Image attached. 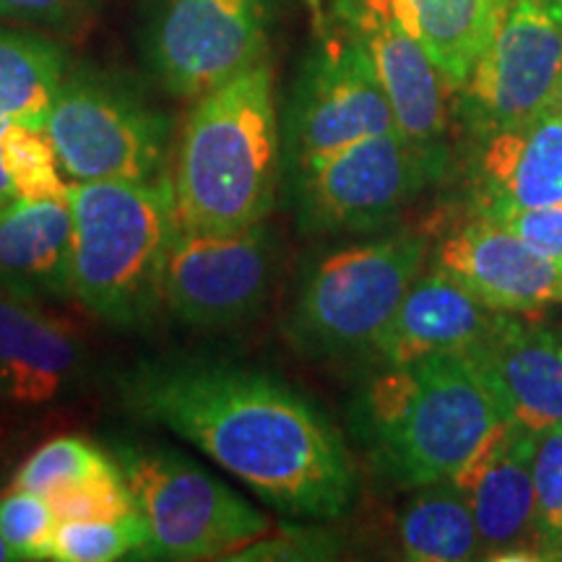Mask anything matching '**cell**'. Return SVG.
Instances as JSON below:
<instances>
[{
    "label": "cell",
    "instance_id": "6da1fadb",
    "mask_svg": "<svg viewBox=\"0 0 562 562\" xmlns=\"http://www.w3.org/2000/svg\"><path fill=\"white\" fill-rule=\"evenodd\" d=\"M123 409L167 427L292 518L334 521L357 497L339 427L271 372L222 360H144L117 381Z\"/></svg>",
    "mask_w": 562,
    "mask_h": 562
},
{
    "label": "cell",
    "instance_id": "7a4b0ae2",
    "mask_svg": "<svg viewBox=\"0 0 562 562\" xmlns=\"http://www.w3.org/2000/svg\"><path fill=\"white\" fill-rule=\"evenodd\" d=\"M281 170L277 87L263 58L195 97L172 172L178 224L227 232L266 222L277 206Z\"/></svg>",
    "mask_w": 562,
    "mask_h": 562
},
{
    "label": "cell",
    "instance_id": "3957f363",
    "mask_svg": "<svg viewBox=\"0 0 562 562\" xmlns=\"http://www.w3.org/2000/svg\"><path fill=\"white\" fill-rule=\"evenodd\" d=\"M503 419L463 355L383 364L351 406V427L372 469L412 490L451 480Z\"/></svg>",
    "mask_w": 562,
    "mask_h": 562
},
{
    "label": "cell",
    "instance_id": "277c9868",
    "mask_svg": "<svg viewBox=\"0 0 562 562\" xmlns=\"http://www.w3.org/2000/svg\"><path fill=\"white\" fill-rule=\"evenodd\" d=\"M74 216V300L115 328L149 326L165 305L175 229L172 180L68 182Z\"/></svg>",
    "mask_w": 562,
    "mask_h": 562
},
{
    "label": "cell",
    "instance_id": "5b68a950",
    "mask_svg": "<svg viewBox=\"0 0 562 562\" xmlns=\"http://www.w3.org/2000/svg\"><path fill=\"white\" fill-rule=\"evenodd\" d=\"M430 243L402 229L378 240L323 252L302 273L284 331L315 360L372 351L414 279L425 269Z\"/></svg>",
    "mask_w": 562,
    "mask_h": 562
},
{
    "label": "cell",
    "instance_id": "8992f818",
    "mask_svg": "<svg viewBox=\"0 0 562 562\" xmlns=\"http://www.w3.org/2000/svg\"><path fill=\"white\" fill-rule=\"evenodd\" d=\"M110 453L149 526V558L227 560L271 529L261 510L170 446L117 440Z\"/></svg>",
    "mask_w": 562,
    "mask_h": 562
},
{
    "label": "cell",
    "instance_id": "52a82bcc",
    "mask_svg": "<svg viewBox=\"0 0 562 562\" xmlns=\"http://www.w3.org/2000/svg\"><path fill=\"white\" fill-rule=\"evenodd\" d=\"M45 133L70 182L167 178L172 121L123 76L70 66Z\"/></svg>",
    "mask_w": 562,
    "mask_h": 562
},
{
    "label": "cell",
    "instance_id": "ba28073f",
    "mask_svg": "<svg viewBox=\"0 0 562 562\" xmlns=\"http://www.w3.org/2000/svg\"><path fill=\"white\" fill-rule=\"evenodd\" d=\"M442 140L389 131L292 172L300 227L311 235H362L398 216L446 172Z\"/></svg>",
    "mask_w": 562,
    "mask_h": 562
},
{
    "label": "cell",
    "instance_id": "9c48e42d",
    "mask_svg": "<svg viewBox=\"0 0 562 562\" xmlns=\"http://www.w3.org/2000/svg\"><path fill=\"white\" fill-rule=\"evenodd\" d=\"M281 0H154L140 58L167 94L195 100L263 60Z\"/></svg>",
    "mask_w": 562,
    "mask_h": 562
},
{
    "label": "cell",
    "instance_id": "30bf717a",
    "mask_svg": "<svg viewBox=\"0 0 562 562\" xmlns=\"http://www.w3.org/2000/svg\"><path fill=\"white\" fill-rule=\"evenodd\" d=\"M398 131L364 47L339 24L321 34L292 87L284 121V165L292 172L357 140Z\"/></svg>",
    "mask_w": 562,
    "mask_h": 562
},
{
    "label": "cell",
    "instance_id": "8fae6325",
    "mask_svg": "<svg viewBox=\"0 0 562 562\" xmlns=\"http://www.w3.org/2000/svg\"><path fill=\"white\" fill-rule=\"evenodd\" d=\"M277 240L261 224L243 229H175L165 263V307L186 326L220 331L243 326L266 307Z\"/></svg>",
    "mask_w": 562,
    "mask_h": 562
},
{
    "label": "cell",
    "instance_id": "7c38bea8",
    "mask_svg": "<svg viewBox=\"0 0 562 562\" xmlns=\"http://www.w3.org/2000/svg\"><path fill=\"white\" fill-rule=\"evenodd\" d=\"M562 76L554 0H503L495 32L459 94L476 133L529 123L552 110Z\"/></svg>",
    "mask_w": 562,
    "mask_h": 562
},
{
    "label": "cell",
    "instance_id": "4fadbf2b",
    "mask_svg": "<svg viewBox=\"0 0 562 562\" xmlns=\"http://www.w3.org/2000/svg\"><path fill=\"white\" fill-rule=\"evenodd\" d=\"M537 435L518 422H497L451 476L474 513L484 560H539L531 472Z\"/></svg>",
    "mask_w": 562,
    "mask_h": 562
},
{
    "label": "cell",
    "instance_id": "5bb4252c",
    "mask_svg": "<svg viewBox=\"0 0 562 562\" xmlns=\"http://www.w3.org/2000/svg\"><path fill=\"white\" fill-rule=\"evenodd\" d=\"M334 19L368 53L398 133L425 144L442 140L451 89L422 42L406 30L393 0H336Z\"/></svg>",
    "mask_w": 562,
    "mask_h": 562
},
{
    "label": "cell",
    "instance_id": "9a60e30c",
    "mask_svg": "<svg viewBox=\"0 0 562 562\" xmlns=\"http://www.w3.org/2000/svg\"><path fill=\"white\" fill-rule=\"evenodd\" d=\"M435 266L497 313L529 315L562 302V266L482 214L438 245Z\"/></svg>",
    "mask_w": 562,
    "mask_h": 562
},
{
    "label": "cell",
    "instance_id": "2e32d148",
    "mask_svg": "<svg viewBox=\"0 0 562 562\" xmlns=\"http://www.w3.org/2000/svg\"><path fill=\"white\" fill-rule=\"evenodd\" d=\"M503 417L544 432L562 422V334L501 313L490 334L463 351Z\"/></svg>",
    "mask_w": 562,
    "mask_h": 562
},
{
    "label": "cell",
    "instance_id": "e0dca14e",
    "mask_svg": "<svg viewBox=\"0 0 562 562\" xmlns=\"http://www.w3.org/2000/svg\"><path fill=\"white\" fill-rule=\"evenodd\" d=\"M89 355L81 336L34 302L0 286V402L40 409L81 389Z\"/></svg>",
    "mask_w": 562,
    "mask_h": 562
},
{
    "label": "cell",
    "instance_id": "ac0fdd59",
    "mask_svg": "<svg viewBox=\"0 0 562 562\" xmlns=\"http://www.w3.org/2000/svg\"><path fill=\"white\" fill-rule=\"evenodd\" d=\"M480 136L474 154V211L501 216L508 211L562 203V117L554 112L529 123Z\"/></svg>",
    "mask_w": 562,
    "mask_h": 562
},
{
    "label": "cell",
    "instance_id": "d6986e66",
    "mask_svg": "<svg viewBox=\"0 0 562 562\" xmlns=\"http://www.w3.org/2000/svg\"><path fill=\"white\" fill-rule=\"evenodd\" d=\"M497 318L501 313L435 266L414 279L370 355L383 364H404L427 355H463L490 334Z\"/></svg>",
    "mask_w": 562,
    "mask_h": 562
},
{
    "label": "cell",
    "instance_id": "ffe728a7",
    "mask_svg": "<svg viewBox=\"0 0 562 562\" xmlns=\"http://www.w3.org/2000/svg\"><path fill=\"white\" fill-rule=\"evenodd\" d=\"M0 286L34 302L74 297L68 199L16 201L0 211Z\"/></svg>",
    "mask_w": 562,
    "mask_h": 562
},
{
    "label": "cell",
    "instance_id": "44dd1931",
    "mask_svg": "<svg viewBox=\"0 0 562 562\" xmlns=\"http://www.w3.org/2000/svg\"><path fill=\"white\" fill-rule=\"evenodd\" d=\"M503 0H393L448 89L461 91L487 47Z\"/></svg>",
    "mask_w": 562,
    "mask_h": 562
},
{
    "label": "cell",
    "instance_id": "7402d4cb",
    "mask_svg": "<svg viewBox=\"0 0 562 562\" xmlns=\"http://www.w3.org/2000/svg\"><path fill=\"white\" fill-rule=\"evenodd\" d=\"M70 58L58 42L0 24V121L45 131Z\"/></svg>",
    "mask_w": 562,
    "mask_h": 562
},
{
    "label": "cell",
    "instance_id": "603a6c76",
    "mask_svg": "<svg viewBox=\"0 0 562 562\" xmlns=\"http://www.w3.org/2000/svg\"><path fill=\"white\" fill-rule=\"evenodd\" d=\"M396 537L406 560L463 562L484 558L474 513L451 480L419 487L398 516Z\"/></svg>",
    "mask_w": 562,
    "mask_h": 562
},
{
    "label": "cell",
    "instance_id": "cb8c5ba5",
    "mask_svg": "<svg viewBox=\"0 0 562 562\" xmlns=\"http://www.w3.org/2000/svg\"><path fill=\"white\" fill-rule=\"evenodd\" d=\"M112 474H121L115 456L91 446L83 438L63 435V438L45 442L21 463L11 482V490H24L47 497L58 490L74 487V484L94 482Z\"/></svg>",
    "mask_w": 562,
    "mask_h": 562
},
{
    "label": "cell",
    "instance_id": "d4e9b609",
    "mask_svg": "<svg viewBox=\"0 0 562 562\" xmlns=\"http://www.w3.org/2000/svg\"><path fill=\"white\" fill-rule=\"evenodd\" d=\"M0 151L19 201L68 199L66 172L45 131L9 123L0 136Z\"/></svg>",
    "mask_w": 562,
    "mask_h": 562
},
{
    "label": "cell",
    "instance_id": "484cf974",
    "mask_svg": "<svg viewBox=\"0 0 562 562\" xmlns=\"http://www.w3.org/2000/svg\"><path fill=\"white\" fill-rule=\"evenodd\" d=\"M149 558V526L140 513L117 521H60L55 531L58 562H112Z\"/></svg>",
    "mask_w": 562,
    "mask_h": 562
},
{
    "label": "cell",
    "instance_id": "4316f807",
    "mask_svg": "<svg viewBox=\"0 0 562 562\" xmlns=\"http://www.w3.org/2000/svg\"><path fill=\"white\" fill-rule=\"evenodd\" d=\"M531 472L537 552L539 560H554L562 542V422L537 435Z\"/></svg>",
    "mask_w": 562,
    "mask_h": 562
},
{
    "label": "cell",
    "instance_id": "83f0119b",
    "mask_svg": "<svg viewBox=\"0 0 562 562\" xmlns=\"http://www.w3.org/2000/svg\"><path fill=\"white\" fill-rule=\"evenodd\" d=\"M58 518L42 495L11 490L0 497V533L16 560H55Z\"/></svg>",
    "mask_w": 562,
    "mask_h": 562
},
{
    "label": "cell",
    "instance_id": "f1b7e54d",
    "mask_svg": "<svg viewBox=\"0 0 562 562\" xmlns=\"http://www.w3.org/2000/svg\"><path fill=\"white\" fill-rule=\"evenodd\" d=\"M50 503L55 518L60 521H117V518L136 513L128 484L123 474L102 476V480L74 484L45 497Z\"/></svg>",
    "mask_w": 562,
    "mask_h": 562
},
{
    "label": "cell",
    "instance_id": "f546056e",
    "mask_svg": "<svg viewBox=\"0 0 562 562\" xmlns=\"http://www.w3.org/2000/svg\"><path fill=\"white\" fill-rule=\"evenodd\" d=\"M339 554V542L331 533L321 529H300V526H286L277 537L256 539V542L243 547L227 560H331Z\"/></svg>",
    "mask_w": 562,
    "mask_h": 562
},
{
    "label": "cell",
    "instance_id": "4dcf8cb0",
    "mask_svg": "<svg viewBox=\"0 0 562 562\" xmlns=\"http://www.w3.org/2000/svg\"><path fill=\"white\" fill-rule=\"evenodd\" d=\"M97 9V0H0V19L74 32Z\"/></svg>",
    "mask_w": 562,
    "mask_h": 562
},
{
    "label": "cell",
    "instance_id": "1f68e13d",
    "mask_svg": "<svg viewBox=\"0 0 562 562\" xmlns=\"http://www.w3.org/2000/svg\"><path fill=\"white\" fill-rule=\"evenodd\" d=\"M490 220L505 224L524 243H529L533 250L542 252L552 263L562 266V203L542 209L508 211V214L490 216Z\"/></svg>",
    "mask_w": 562,
    "mask_h": 562
},
{
    "label": "cell",
    "instance_id": "d6a6232c",
    "mask_svg": "<svg viewBox=\"0 0 562 562\" xmlns=\"http://www.w3.org/2000/svg\"><path fill=\"white\" fill-rule=\"evenodd\" d=\"M9 125V121H0V136H3V128ZM16 191H13V182L5 172V161H3V151H0V211H5L11 203H16Z\"/></svg>",
    "mask_w": 562,
    "mask_h": 562
},
{
    "label": "cell",
    "instance_id": "836d02e7",
    "mask_svg": "<svg viewBox=\"0 0 562 562\" xmlns=\"http://www.w3.org/2000/svg\"><path fill=\"white\" fill-rule=\"evenodd\" d=\"M9 560H16V554H13L9 542L3 539V533H0V562H9Z\"/></svg>",
    "mask_w": 562,
    "mask_h": 562
},
{
    "label": "cell",
    "instance_id": "e575fe53",
    "mask_svg": "<svg viewBox=\"0 0 562 562\" xmlns=\"http://www.w3.org/2000/svg\"><path fill=\"white\" fill-rule=\"evenodd\" d=\"M552 112H554V115H560V117H562V76H560V81H558V91H554Z\"/></svg>",
    "mask_w": 562,
    "mask_h": 562
},
{
    "label": "cell",
    "instance_id": "d590c367",
    "mask_svg": "<svg viewBox=\"0 0 562 562\" xmlns=\"http://www.w3.org/2000/svg\"><path fill=\"white\" fill-rule=\"evenodd\" d=\"M307 3H311V11L315 13V19L321 21V0H307Z\"/></svg>",
    "mask_w": 562,
    "mask_h": 562
},
{
    "label": "cell",
    "instance_id": "8d00e7d4",
    "mask_svg": "<svg viewBox=\"0 0 562 562\" xmlns=\"http://www.w3.org/2000/svg\"><path fill=\"white\" fill-rule=\"evenodd\" d=\"M554 560H562V542L558 547V552H554Z\"/></svg>",
    "mask_w": 562,
    "mask_h": 562
},
{
    "label": "cell",
    "instance_id": "74e56055",
    "mask_svg": "<svg viewBox=\"0 0 562 562\" xmlns=\"http://www.w3.org/2000/svg\"><path fill=\"white\" fill-rule=\"evenodd\" d=\"M558 3V11H560V19H562V0H554Z\"/></svg>",
    "mask_w": 562,
    "mask_h": 562
}]
</instances>
